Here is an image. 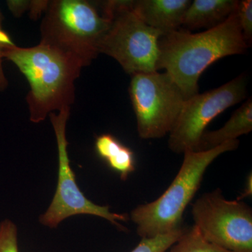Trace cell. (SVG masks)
I'll use <instances>...</instances> for the list:
<instances>
[{
	"instance_id": "6da1fadb",
	"label": "cell",
	"mask_w": 252,
	"mask_h": 252,
	"mask_svg": "<svg viewBox=\"0 0 252 252\" xmlns=\"http://www.w3.org/2000/svg\"><path fill=\"white\" fill-rule=\"evenodd\" d=\"M248 48L235 11L219 26L202 32L180 28L162 34L158 70L165 69L187 99L198 94L199 79L212 63L243 54Z\"/></svg>"
},
{
	"instance_id": "7a4b0ae2",
	"label": "cell",
	"mask_w": 252,
	"mask_h": 252,
	"mask_svg": "<svg viewBox=\"0 0 252 252\" xmlns=\"http://www.w3.org/2000/svg\"><path fill=\"white\" fill-rule=\"evenodd\" d=\"M0 59L14 63L29 83L26 100L32 122H42L51 113L74 103L75 81L83 68L75 60L41 42L30 48L14 43L4 46Z\"/></svg>"
},
{
	"instance_id": "3957f363",
	"label": "cell",
	"mask_w": 252,
	"mask_h": 252,
	"mask_svg": "<svg viewBox=\"0 0 252 252\" xmlns=\"http://www.w3.org/2000/svg\"><path fill=\"white\" fill-rule=\"evenodd\" d=\"M238 140H230L204 152L188 151L178 173L165 192L151 203L140 205L130 213L137 233L154 238L183 228V215L203 181L207 167L217 158L238 148Z\"/></svg>"
},
{
	"instance_id": "277c9868",
	"label": "cell",
	"mask_w": 252,
	"mask_h": 252,
	"mask_svg": "<svg viewBox=\"0 0 252 252\" xmlns=\"http://www.w3.org/2000/svg\"><path fill=\"white\" fill-rule=\"evenodd\" d=\"M41 23L40 42L80 63L91 64L109 20L101 2L87 0H53Z\"/></svg>"
},
{
	"instance_id": "5b68a950",
	"label": "cell",
	"mask_w": 252,
	"mask_h": 252,
	"mask_svg": "<svg viewBox=\"0 0 252 252\" xmlns=\"http://www.w3.org/2000/svg\"><path fill=\"white\" fill-rule=\"evenodd\" d=\"M102 4L109 25L99 44V54L115 59L130 76L157 72L158 41L163 34L137 16L130 0H109Z\"/></svg>"
},
{
	"instance_id": "8992f818",
	"label": "cell",
	"mask_w": 252,
	"mask_h": 252,
	"mask_svg": "<svg viewBox=\"0 0 252 252\" xmlns=\"http://www.w3.org/2000/svg\"><path fill=\"white\" fill-rule=\"evenodd\" d=\"M129 94L144 140L170 134L187 99L167 73L158 71L131 76Z\"/></svg>"
},
{
	"instance_id": "52a82bcc",
	"label": "cell",
	"mask_w": 252,
	"mask_h": 252,
	"mask_svg": "<svg viewBox=\"0 0 252 252\" xmlns=\"http://www.w3.org/2000/svg\"><path fill=\"white\" fill-rule=\"evenodd\" d=\"M71 107L49 114L50 119L57 141L59 152V175L56 193L51 205L45 213L39 217L41 224L56 228L69 217L78 215H89L101 217L109 220L122 230L125 227L119 221H127L129 217L125 214L114 213L109 206H100L89 200L81 191L76 182L75 175L69 161L67 152L68 142L66 137V126L70 114Z\"/></svg>"
},
{
	"instance_id": "ba28073f",
	"label": "cell",
	"mask_w": 252,
	"mask_h": 252,
	"mask_svg": "<svg viewBox=\"0 0 252 252\" xmlns=\"http://www.w3.org/2000/svg\"><path fill=\"white\" fill-rule=\"evenodd\" d=\"M191 213L210 243L230 252H252V210L245 202L227 200L217 189L195 200Z\"/></svg>"
},
{
	"instance_id": "9c48e42d",
	"label": "cell",
	"mask_w": 252,
	"mask_h": 252,
	"mask_svg": "<svg viewBox=\"0 0 252 252\" xmlns=\"http://www.w3.org/2000/svg\"><path fill=\"white\" fill-rule=\"evenodd\" d=\"M246 94V76L242 74L217 89L186 99L170 132L169 148L177 154L194 152L208 124L225 109L243 101Z\"/></svg>"
},
{
	"instance_id": "30bf717a",
	"label": "cell",
	"mask_w": 252,
	"mask_h": 252,
	"mask_svg": "<svg viewBox=\"0 0 252 252\" xmlns=\"http://www.w3.org/2000/svg\"><path fill=\"white\" fill-rule=\"evenodd\" d=\"M189 0H130L131 8L146 25L162 34L182 27Z\"/></svg>"
},
{
	"instance_id": "8fae6325",
	"label": "cell",
	"mask_w": 252,
	"mask_h": 252,
	"mask_svg": "<svg viewBox=\"0 0 252 252\" xmlns=\"http://www.w3.org/2000/svg\"><path fill=\"white\" fill-rule=\"evenodd\" d=\"M237 0H194L187 8L182 27L185 30L216 27L236 11Z\"/></svg>"
},
{
	"instance_id": "7c38bea8",
	"label": "cell",
	"mask_w": 252,
	"mask_h": 252,
	"mask_svg": "<svg viewBox=\"0 0 252 252\" xmlns=\"http://www.w3.org/2000/svg\"><path fill=\"white\" fill-rule=\"evenodd\" d=\"M252 130V100L248 99L233 113L229 120L219 130L205 131L194 152H204L215 148L225 142L238 140Z\"/></svg>"
},
{
	"instance_id": "4fadbf2b",
	"label": "cell",
	"mask_w": 252,
	"mask_h": 252,
	"mask_svg": "<svg viewBox=\"0 0 252 252\" xmlns=\"http://www.w3.org/2000/svg\"><path fill=\"white\" fill-rule=\"evenodd\" d=\"M96 153L108 166L126 181L135 170V155L129 147L111 134L97 137L94 143Z\"/></svg>"
},
{
	"instance_id": "5bb4252c",
	"label": "cell",
	"mask_w": 252,
	"mask_h": 252,
	"mask_svg": "<svg viewBox=\"0 0 252 252\" xmlns=\"http://www.w3.org/2000/svg\"><path fill=\"white\" fill-rule=\"evenodd\" d=\"M168 250V252H230L207 241L194 225L184 228L180 238Z\"/></svg>"
},
{
	"instance_id": "9a60e30c",
	"label": "cell",
	"mask_w": 252,
	"mask_h": 252,
	"mask_svg": "<svg viewBox=\"0 0 252 252\" xmlns=\"http://www.w3.org/2000/svg\"><path fill=\"white\" fill-rule=\"evenodd\" d=\"M184 227L167 234L154 238H142L140 243L130 252H167L183 233Z\"/></svg>"
},
{
	"instance_id": "2e32d148",
	"label": "cell",
	"mask_w": 252,
	"mask_h": 252,
	"mask_svg": "<svg viewBox=\"0 0 252 252\" xmlns=\"http://www.w3.org/2000/svg\"><path fill=\"white\" fill-rule=\"evenodd\" d=\"M0 252H19L17 227L9 220L0 222Z\"/></svg>"
},
{
	"instance_id": "e0dca14e",
	"label": "cell",
	"mask_w": 252,
	"mask_h": 252,
	"mask_svg": "<svg viewBox=\"0 0 252 252\" xmlns=\"http://www.w3.org/2000/svg\"><path fill=\"white\" fill-rule=\"evenodd\" d=\"M236 14L244 39L250 47L252 40V0L239 1Z\"/></svg>"
},
{
	"instance_id": "ac0fdd59",
	"label": "cell",
	"mask_w": 252,
	"mask_h": 252,
	"mask_svg": "<svg viewBox=\"0 0 252 252\" xmlns=\"http://www.w3.org/2000/svg\"><path fill=\"white\" fill-rule=\"evenodd\" d=\"M9 9L16 17H21L26 11H29L31 1L9 0L6 1Z\"/></svg>"
},
{
	"instance_id": "d6986e66",
	"label": "cell",
	"mask_w": 252,
	"mask_h": 252,
	"mask_svg": "<svg viewBox=\"0 0 252 252\" xmlns=\"http://www.w3.org/2000/svg\"><path fill=\"white\" fill-rule=\"evenodd\" d=\"M49 2V1H31L29 11L32 19L37 20L41 14H44Z\"/></svg>"
},
{
	"instance_id": "ffe728a7",
	"label": "cell",
	"mask_w": 252,
	"mask_h": 252,
	"mask_svg": "<svg viewBox=\"0 0 252 252\" xmlns=\"http://www.w3.org/2000/svg\"><path fill=\"white\" fill-rule=\"evenodd\" d=\"M14 44L9 34L2 28V15L0 11V51L4 46ZM0 66H2V60L0 59Z\"/></svg>"
},
{
	"instance_id": "44dd1931",
	"label": "cell",
	"mask_w": 252,
	"mask_h": 252,
	"mask_svg": "<svg viewBox=\"0 0 252 252\" xmlns=\"http://www.w3.org/2000/svg\"><path fill=\"white\" fill-rule=\"evenodd\" d=\"M252 194V173L248 175L247 178L246 185H245V189L244 191L241 193L240 196L237 199L238 200H242L243 198H247V197L251 196Z\"/></svg>"
},
{
	"instance_id": "7402d4cb",
	"label": "cell",
	"mask_w": 252,
	"mask_h": 252,
	"mask_svg": "<svg viewBox=\"0 0 252 252\" xmlns=\"http://www.w3.org/2000/svg\"><path fill=\"white\" fill-rule=\"evenodd\" d=\"M8 81L5 77L2 66H0V91H4L7 88Z\"/></svg>"
}]
</instances>
